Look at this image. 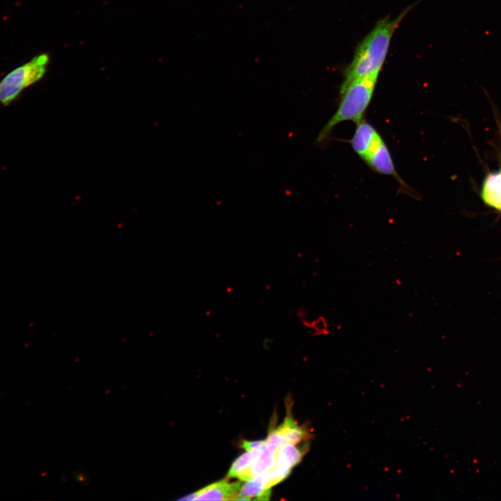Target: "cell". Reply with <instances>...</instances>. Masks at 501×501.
<instances>
[{
  "mask_svg": "<svg viewBox=\"0 0 501 501\" xmlns=\"http://www.w3.org/2000/svg\"><path fill=\"white\" fill-rule=\"evenodd\" d=\"M481 197L486 205L501 212V168L486 176Z\"/></svg>",
  "mask_w": 501,
  "mask_h": 501,
  "instance_id": "obj_7",
  "label": "cell"
},
{
  "mask_svg": "<svg viewBox=\"0 0 501 501\" xmlns=\"http://www.w3.org/2000/svg\"><path fill=\"white\" fill-rule=\"evenodd\" d=\"M241 482L229 483L222 479L190 494L192 500H236L241 487Z\"/></svg>",
  "mask_w": 501,
  "mask_h": 501,
  "instance_id": "obj_5",
  "label": "cell"
},
{
  "mask_svg": "<svg viewBox=\"0 0 501 501\" xmlns=\"http://www.w3.org/2000/svg\"><path fill=\"white\" fill-rule=\"evenodd\" d=\"M275 430L281 437L283 443H288L296 445L302 440H305L308 436L307 431L298 425L289 415Z\"/></svg>",
  "mask_w": 501,
  "mask_h": 501,
  "instance_id": "obj_10",
  "label": "cell"
},
{
  "mask_svg": "<svg viewBox=\"0 0 501 501\" xmlns=\"http://www.w3.org/2000/svg\"><path fill=\"white\" fill-rule=\"evenodd\" d=\"M271 488H267L262 474L241 486L236 500H267L271 496Z\"/></svg>",
  "mask_w": 501,
  "mask_h": 501,
  "instance_id": "obj_9",
  "label": "cell"
},
{
  "mask_svg": "<svg viewBox=\"0 0 501 501\" xmlns=\"http://www.w3.org/2000/svg\"><path fill=\"white\" fill-rule=\"evenodd\" d=\"M266 443V440L248 441L243 440L241 447L246 451H252L263 446Z\"/></svg>",
  "mask_w": 501,
  "mask_h": 501,
  "instance_id": "obj_14",
  "label": "cell"
},
{
  "mask_svg": "<svg viewBox=\"0 0 501 501\" xmlns=\"http://www.w3.org/2000/svg\"><path fill=\"white\" fill-rule=\"evenodd\" d=\"M306 452V446L301 449L294 444L284 443L276 452V464L292 468L302 459Z\"/></svg>",
  "mask_w": 501,
  "mask_h": 501,
  "instance_id": "obj_11",
  "label": "cell"
},
{
  "mask_svg": "<svg viewBox=\"0 0 501 501\" xmlns=\"http://www.w3.org/2000/svg\"><path fill=\"white\" fill-rule=\"evenodd\" d=\"M378 77H366L354 79L340 88V102L335 113L323 127L316 139L318 144L327 141L333 129L346 121L358 122L363 117L372 99Z\"/></svg>",
  "mask_w": 501,
  "mask_h": 501,
  "instance_id": "obj_2",
  "label": "cell"
},
{
  "mask_svg": "<svg viewBox=\"0 0 501 501\" xmlns=\"http://www.w3.org/2000/svg\"><path fill=\"white\" fill-rule=\"evenodd\" d=\"M418 3L405 8L395 18L385 17L377 22L372 31L358 44L351 62L344 73L340 88L351 81L366 77H379L387 57L393 34L404 17Z\"/></svg>",
  "mask_w": 501,
  "mask_h": 501,
  "instance_id": "obj_1",
  "label": "cell"
},
{
  "mask_svg": "<svg viewBox=\"0 0 501 501\" xmlns=\"http://www.w3.org/2000/svg\"><path fill=\"white\" fill-rule=\"evenodd\" d=\"M500 134L501 136V122L499 123Z\"/></svg>",
  "mask_w": 501,
  "mask_h": 501,
  "instance_id": "obj_16",
  "label": "cell"
},
{
  "mask_svg": "<svg viewBox=\"0 0 501 501\" xmlns=\"http://www.w3.org/2000/svg\"><path fill=\"white\" fill-rule=\"evenodd\" d=\"M324 323L322 319H319L313 323L312 326L317 330H322V328H324Z\"/></svg>",
  "mask_w": 501,
  "mask_h": 501,
  "instance_id": "obj_15",
  "label": "cell"
},
{
  "mask_svg": "<svg viewBox=\"0 0 501 501\" xmlns=\"http://www.w3.org/2000/svg\"><path fill=\"white\" fill-rule=\"evenodd\" d=\"M276 465V452L270 451L264 445L260 454L252 462L250 466L241 472L237 478L242 481H248L261 475Z\"/></svg>",
  "mask_w": 501,
  "mask_h": 501,
  "instance_id": "obj_8",
  "label": "cell"
},
{
  "mask_svg": "<svg viewBox=\"0 0 501 501\" xmlns=\"http://www.w3.org/2000/svg\"><path fill=\"white\" fill-rule=\"evenodd\" d=\"M290 468L281 466L276 464L272 468L271 471L274 476L276 484L284 480L291 472Z\"/></svg>",
  "mask_w": 501,
  "mask_h": 501,
  "instance_id": "obj_13",
  "label": "cell"
},
{
  "mask_svg": "<svg viewBox=\"0 0 501 501\" xmlns=\"http://www.w3.org/2000/svg\"><path fill=\"white\" fill-rule=\"evenodd\" d=\"M49 62V55L42 53L6 74L0 81V104L9 106L26 88L40 81Z\"/></svg>",
  "mask_w": 501,
  "mask_h": 501,
  "instance_id": "obj_3",
  "label": "cell"
},
{
  "mask_svg": "<svg viewBox=\"0 0 501 501\" xmlns=\"http://www.w3.org/2000/svg\"><path fill=\"white\" fill-rule=\"evenodd\" d=\"M265 445V444H264ZM264 445L253 450L252 451H247V452L239 456L232 464L228 472V477H235L247 469L255 458L260 454L263 450Z\"/></svg>",
  "mask_w": 501,
  "mask_h": 501,
  "instance_id": "obj_12",
  "label": "cell"
},
{
  "mask_svg": "<svg viewBox=\"0 0 501 501\" xmlns=\"http://www.w3.org/2000/svg\"><path fill=\"white\" fill-rule=\"evenodd\" d=\"M363 161L375 172L396 179L406 193L411 191L398 175L390 150L383 138L376 143Z\"/></svg>",
  "mask_w": 501,
  "mask_h": 501,
  "instance_id": "obj_4",
  "label": "cell"
},
{
  "mask_svg": "<svg viewBox=\"0 0 501 501\" xmlns=\"http://www.w3.org/2000/svg\"><path fill=\"white\" fill-rule=\"evenodd\" d=\"M356 123L350 143L354 152L364 160L382 137L376 128L368 122L361 120Z\"/></svg>",
  "mask_w": 501,
  "mask_h": 501,
  "instance_id": "obj_6",
  "label": "cell"
}]
</instances>
